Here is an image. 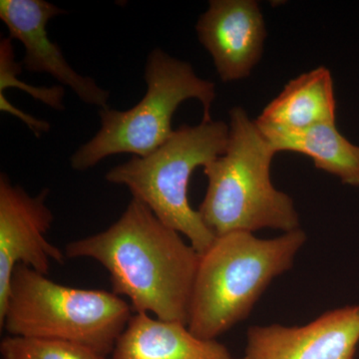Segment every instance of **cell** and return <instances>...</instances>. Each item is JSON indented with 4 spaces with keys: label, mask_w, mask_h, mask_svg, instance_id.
Returning <instances> with one entry per match:
<instances>
[{
    "label": "cell",
    "mask_w": 359,
    "mask_h": 359,
    "mask_svg": "<svg viewBox=\"0 0 359 359\" xmlns=\"http://www.w3.org/2000/svg\"><path fill=\"white\" fill-rule=\"evenodd\" d=\"M22 69V63L18 62L15 59L13 39L11 37H2L0 40V93H4L9 87L18 88L51 109L65 110V87L61 85L52 87L28 85L18 77Z\"/></svg>",
    "instance_id": "cell-15"
},
{
    "label": "cell",
    "mask_w": 359,
    "mask_h": 359,
    "mask_svg": "<svg viewBox=\"0 0 359 359\" xmlns=\"http://www.w3.org/2000/svg\"><path fill=\"white\" fill-rule=\"evenodd\" d=\"M49 189L37 196L0 175V316L6 309L9 283L18 264L47 276L50 264H63L65 252L45 238L54 221L46 204Z\"/></svg>",
    "instance_id": "cell-7"
},
{
    "label": "cell",
    "mask_w": 359,
    "mask_h": 359,
    "mask_svg": "<svg viewBox=\"0 0 359 359\" xmlns=\"http://www.w3.org/2000/svg\"><path fill=\"white\" fill-rule=\"evenodd\" d=\"M196 32L223 82L249 77L263 55L266 23L255 0H211Z\"/></svg>",
    "instance_id": "cell-10"
},
{
    "label": "cell",
    "mask_w": 359,
    "mask_h": 359,
    "mask_svg": "<svg viewBox=\"0 0 359 359\" xmlns=\"http://www.w3.org/2000/svg\"><path fill=\"white\" fill-rule=\"evenodd\" d=\"M306 242L302 229L259 238L248 231L218 236L200 255L187 327L217 340L245 320L275 278L294 266Z\"/></svg>",
    "instance_id": "cell-2"
},
{
    "label": "cell",
    "mask_w": 359,
    "mask_h": 359,
    "mask_svg": "<svg viewBox=\"0 0 359 359\" xmlns=\"http://www.w3.org/2000/svg\"><path fill=\"white\" fill-rule=\"evenodd\" d=\"M65 252L102 264L113 292L125 295L135 313L187 325L200 255L140 201L132 199L109 228L69 243Z\"/></svg>",
    "instance_id": "cell-1"
},
{
    "label": "cell",
    "mask_w": 359,
    "mask_h": 359,
    "mask_svg": "<svg viewBox=\"0 0 359 359\" xmlns=\"http://www.w3.org/2000/svg\"><path fill=\"white\" fill-rule=\"evenodd\" d=\"M256 123L276 153L290 151L309 156L318 169L337 177L344 185L359 188V146L340 133L335 123L304 129Z\"/></svg>",
    "instance_id": "cell-12"
},
{
    "label": "cell",
    "mask_w": 359,
    "mask_h": 359,
    "mask_svg": "<svg viewBox=\"0 0 359 359\" xmlns=\"http://www.w3.org/2000/svg\"><path fill=\"white\" fill-rule=\"evenodd\" d=\"M132 311L128 302L114 292L66 287L18 264L0 327L11 337L65 340L107 356Z\"/></svg>",
    "instance_id": "cell-4"
},
{
    "label": "cell",
    "mask_w": 359,
    "mask_h": 359,
    "mask_svg": "<svg viewBox=\"0 0 359 359\" xmlns=\"http://www.w3.org/2000/svg\"><path fill=\"white\" fill-rule=\"evenodd\" d=\"M229 114L226 152L204 167L208 188L198 211L205 226L216 237L264 229L299 230L294 200L271 182L276 151L244 108L233 107Z\"/></svg>",
    "instance_id": "cell-3"
},
{
    "label": "cell",
    "mask_w": 359,
    "mask_h": 359,
    "mask_svg": "<svg viewBox=\"0 0 359 359\" xmlns=\"http://www.w3.org/2000/svg\"><path fill=\"white\" fill-rule=\"evenodd\" d=\"M0 110L2 112L9 113L20 119L21 122L25 123L26 126L32 130L33 134L39 138L42 134L49 132L51 128L50 123L37 119L32 115L26 114L22 110L18 109L6 98L4 94H0Z\"/></svg>",
    "instance_id": "cell-16"
},
{
    "label": "cell",
    "mask_w": 359,
    "mask_h": 359,
    "mask_svg": "<svg viewBox=\"0 0 359 359\" xmlns=\"http://www.w3.org/2000/svg\"><path fill=\"white\" fill-rule=\"evenodd\" d=\"M112 359H238L218 340L199 339L178 321L136 313L116 342Z\"/></svg>",
    "instance_id": "cell-11"
},
{
    "label": "cell",
    "mask_w": 359,
    "mask_h": 359,
    "mask_svg": "<svg viewBox=\"0 0 359 359\" xmlns=\"http://www.w3.org/2000/svg\"><path fill=\"white\" fill-rule=\"evenodd\" d=\"M67 11L46 0H1L0 20L9 36L23 44V68L35 73H47L61 86L69 87L82 102L99 109L109 107L110 92L101 88L93 78L79 74L66 60L60 46L52 41L47 25L52 18Z\"/></svg>",
    "instance_id": "cell-9"
},
{
    "label": "cell",
    "mask_w": 359,
    "mask_h": 359,
    "mask_svg": "<svg viewBox=\"0 0 359 359\" xmlns=\"http://www.w3.org/2000/svg\"><path fill=\"white\" fill-rule=\"evenodd\" d=\"M2 359H106L89 347L65 340L7 337L0 344Z\"/></svg>",
    "instance_id": "cell-14"
},
{
    "label": "cell",
    "mask_w": 359,
    "mask_h": 359,
    "mask_svg": "<svg viewBox=\"0 0 359 359\" xmlns=\"http://www.w3.org/2000/svg\"><path fill=\"white\" fill-rule=\"evenodd\" d=\"M229 124L203 121L183 125L147 157H132L109 170L106 181L126 187L133 199L147 205L169 228L185 236L201 255L216 235L189 201V184L198 167L204 168L226 152Z\"/></svg>",
    "instance_id": "cell-5"
},
{
    "label": "cell",
    "mask_w": 359,
    "mask_h": 359,
    "mask_svg": "<svg viewBox=\"0 0 359 359\" xmlns=\"http://www.w3.org/2000/svg\"><path fill=\"white\" fill-rule=\"evenodd\" d=\"M358 344L359 304L332 309L299 327H250L238 359H354Z\"/></svg>",
    "instance_id": "cell-8"
},
{
    "label": "cell",
    "mask_w": 359,
    "mask_h": 359,
    "mask_svg": "<svg viewBox=\"0 0 359 359\" xmlns=\"http://www.w3.org/2000/svg\"><path fill=\"white\" fill-rule=\"evenodd\" d=\"M144 79L147 90L133 107L99 109L100 129L71 156L70 165L75 171H87L113 155L152 154L173 134L175 112L189 99L202 105L203 121L212 120L216 85L198 76L190 63L155 48L149 53Z\"/></svg>",
    "instance_id": "cell-6"
},
{
    "label": "cell",
    "mask_w": 359,
    "mask_h": 359,
    "mask_svg": "<svg viewBox=\"0 0 359 359\" xmlns=\"http://www.w3.org/2000/svg\"><path fill=\"white\" fill-rule=\"evenodd\" d=\"M334 79L327 67L316 68L290 80L264 107L256 121L287 129L335 123Z\"/></svg>",
    "instance_id": "cell-13"
}]
</instances>
